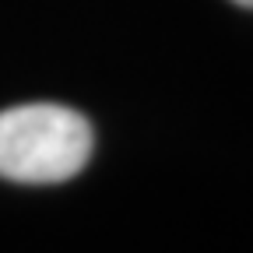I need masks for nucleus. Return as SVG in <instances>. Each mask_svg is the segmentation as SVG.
Returning a JSON list of instances; mask_svg holds the SVG:
<instances>
[{
  "mask_svg": "<svg viewBox=\"0 0 253 253\" xmlns=\"http://www.w3.org/2000/svg\"><path fill=\"white\" fill-rule=\"evenodd\" d=\"M91 148V123L71 106L25 102L0 113V179L63 183L88 166Z\"/></svg>",
  "mask_w": 253,
  "mask_h": 253,
  "instance_id": "f257e3e1",
  "label": "nucleus"
},
{
  "mask_svg": "<svg viewBox=\"0 0 253 253\" xmlns=\"http://www.w3.org/2000/svg\"><path fill=\"white\" fill-rule=\"evenodd\" d=\"M232 4H239V7H250V11H253V0H232Z\"/></svg>",
  "mask_w": 253,
  "mask_h": 253,
  "instance_id": "f03ea898",
  "label": "nucleus"
}]
</instances>
